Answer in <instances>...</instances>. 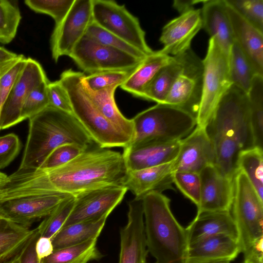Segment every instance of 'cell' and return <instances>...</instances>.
Returning a JSON list of instances; mask_svg holds the SVG:
<instances>
[{
	"label": "cell",
	"mask_w": 263,
	"mask_h": 263,
	"mask_svg": "<svg viewBox=\"0 0 263 263\" xmlns=\"http://www.w3.org/2000/svg\"><path fill=\"white\" fill-rule=\"evenodd\" d=\"M5 263H20L19 253H18L17 254H16L9 260H7Z\"/></svg>",
	"instance_id": "cell-53"
},
{
	"label": "cell",
	"mask_w": 263,
	"mask_h": 263,
	"mask_svg": "<svg viewBox=\"0 0 263 263\" xmlns=\"http://www.w3.org/2000/svg\"><path fill=\"white\" fill-rule=\"evenodd\" d=\"M47 91L49 106L72 113L68 93L59 80L54 82L49 81L47 84Z\"/></svg>",
	"instance_id": "cell-46"
},
{
	"label": "cell",
	"mask_w": 263,
	"mask_h": 263,
	"mask_svg": "<svg viewBox=\"0 0 263 263\" xmlns=\"http://www.w3.org/2000/svg\"><path fill=\"white\" fill-rule=\"evenodd\" d=\"M47 81L46 73L40 63L31 58H27L23 71L2 105L1 129L22 122L21 110L26 99L34 88Z\"/></svg>",
	"instance_id": "cell-14"
},
{
	"label": "cell",
	"mask_w": 263,
	"mask_h": 263,
	"mask_svg": "<svg viewBox=\"0 0 263 263\" xmlns=\"http://www.w3.org/2000/svg\"><path fill=\"white\" fill-rule=\"evenodd\" d=\"M74 2V0H26L24 3L36 13L50 16L57 25L65 17Z\"/></svg>",
	"instance_id": "cell-39"
},
{
	"label": "cell",
	"mask_w": 263,
	"mask_h": 263,
	"mask_svg": "<svg viewBox=\"0 0 263 263\" xmlns=\"http://www.w3.org/2000/svg\"><path fill=\"white\" fill-rule=\"evenodd\" d=\"M75 196L69 195L63 200L36 228L40 236L52 238L63 227L70 215Z\"/></svg>",
	"instance_id": "cell-35"
},
{
	"label": "cell",
	"mask_w": 263,
	"mask_h": 263,
	"mask_svg": "<svg viewBox=\"0 0 263 263\" xmlns=\"http://www.w3.org/2000/svg\"><path fill=\"white\" fill-rule=\"evenodd\" d=\"M181 140L148 143L123 148L122 156L127 171H135L170 163L176 158Z\"/></svg>",
	"instance_id": "cell-20"
},
{
	"label": "cell",
	"mask_w": 263,
	"mask_h": 263,
	"mask_svg": "<svg viewBox=\"0 0 263 263\" xmlns=\"http://www.w3.org/2000/svg\"><path fill=\"white\" fill-rule=\"evenodd\" d=\"M132 138L127 146L180 140L197 125L196 117L179 108L157 103L136 115Z\"/></svg>",
	"instance_id": "cell-6"
},
{
	"label": "cell",
	"mask_w": 263,
	"mask_h": 263,
	"mask_svg": "<svg viewBox=\"0 0 263 263\" xmlns=\"http://www.w3.org/2000/svg\"><path fill=\"white\" fill-rule=\"evenodd\" d=\"M34 231L0 216V257L6 262L19 253Z\"/></svg>",
	"instance_id": "cell-30"
},
{
	"label": "cell",
	"mask_w": 263,
	"mask_h": 263,
	"mask_svg": "<svg viewBox=\"0 0 263 263\" xmlns=\"http://www.w3.org/2000/svg\"><path fill=\"white\" fill-rule=\"evenodd\" d=\"M240 16L263 32V0H226Z\"/></svg>",
	"instance_id": "cell-40"
},
{
	"label": "cell",
	"mask_w": 263,
	"mask_h": 263,
	"mask_svg": "<svg viewBox=\"0 0 263 263\" xmlns=\"http://www.w3.org/2000/svg\"><path fill=\"white\" fill-rule=\"evenodd\" d=\"M86 33L99 43L143 60L147 56L126 41L106 30L93 21L89 25Z\"/></svg>",
	"instance_id": "cell-38"
},
{
	"label": "cell",
	"mask_w": 263,
	"mask_h": 263,
	"mask_svg": "<svg viewBox=\"0 0 263 263\" xmlns=\"http://www.w3.org/2000/svg\"><path fill=\"white\" fill-rule=\"evenodd\" d=\"M173 162L139 170L127 171L122 185L136 198H142L152 192L175 190L172 186Z\"/></svg>",
	"instance_id": "cell-22"
},
{
	"label": "cell",
	"mask_w": 263,
	"mask_h": 263,
	"mask_svg": "<svg viewBox=\"0 0 263 263\" xmlns=\"http://www.w3.org/2000/svg\"><path fill=\"white\" fill-rule=\"evenodd\" d=\"M241 253L238 240L227 235L208 237L189 245L186 261L235 259Z\"/></svg>",
	"instance_id": "cell-24"
},
{
	"label": "cell",
	"mask_w": 263,
	"mask_h": 263,
	"mask_svg": "<svg viewBox=\"0 0 263 263\" xmlns=\"http://www.w3.org/2000/svg\"><path fill=\"white\" fill-rule=\"evenodd\" d=\"M229 54L214 38L210 39L206 55L202 60V92L196 117V126H206L222 98L233 85Z\"/></svg>",
	"instance_id": "cell-8"
},
{
	"label": "cell",
	"mask_w": 263,
	"mask_h": 263,
	"mask_svg": "<svg viewBox=\"0 0 263 263\" xmlns=\"http://www.w3.org/2000/svg\"><path fill=\"white\" fill-rule=\"evenodd\" d=\"M18 54L0 46V71L14 61Z\"/></svg>",
	"instance_id": "cell-51"
},
{
	"label": "cell",
	"mask_w": 263,
	"mask_h": 263,
	"mask_svg": "<svg viewBox=\"0 0 263 263\" xmlns=\"http://www.w3.org/2000/svg\"><path fill=\"white\" fill-rule=\"evenodd\" d=\"M134 69L107 70L88 76L84 74L82 82L85 88L92 91H97L114 87L118 88L127 79Z\"/></svg>",
	"instance_id": "cell-37"
},
{
	"label": "cell",
	"mask_w": 263,
	"mask_h": 263,
	"mask_svg": "<svg viewBox=\"0 0 263 263\" xmlns=\"http://www.w3.org/2000/svg\"><path fill=\"white\" fill-rule=\"evenodd\" d=\"M142 199L147 248L155 263H185L189 246L187 233L172 212L170 199L157 192Z\"/></svg>",
	"instance_id": "cell-4"
},
{
	"label": "cell",
	"mask_w": 263,
	"mask_h": 263,
	"mask_svg": "<svg viewBox=\"0 0 263 263\" xmlns=\"http://www.w3.org/2000/svg\"><path fill=\"white\" fill-rule=\"evenodd\" d=\"M53 251L51 239L49 238L40 236L35 244V252L37 258L40 261L50 255Z\"/></svg>",
	"instance_id": "cell-49"
},
{
	"label": "cell",
	"mask_w": 263,
	"mask_h": 263,
	"mask_svg": "<svg viewBox=\"0 0 263 263\" xmlns=\"http://www.w3.org/2000/svg\"><path fill=\"white\" fill-rule=\"evenodd\" d=\"M84 87L90 100L100 112L118 128L130 137L132 140L133 133L132 119H128L123 116L115 101V92L117 87L108 88L97 91H92L84 86Z\"/></svg>",
	"instance_id": "cell-29"
},
{
	"label": "cell",
	"mask_w": 263,
	"mask_h": 263,
	"mask_svg": "<svg viewBox=\"0 0 263 263\" xmlns=\"http://www.w3.org/2000/svg\"><path fill=\"white\" fill-rule=\"evenodd\" d=\"M94 142L72 113L48 106L29 119V130L18 170L39 167L57 147L73 143L87 148Z\"/></svg>",
	"instance_id": "cell-3"
},
{
	"label": "cell",
	"mask_w": 263,
	"mask_h": 263,
	"mask_svg": "<svg viewBox=\"0 0 263 263\" xmlns=\"http://www.w3.org/2000/svg\"><path fill=\"white\" fill-rule=\"evenodd\" d=\"M186 52L187 50L173 56L172 60L157 72L146 87L143 99L163 103L170 88L184 68Z\"/></svg>",
	"instance_id": "cell-27"
},
{
	"label": "cell",
	"mask_w": 263,
	"mask_h": 263,
	"mask_svg": "<svg viewBox=\"0 0 263 263\" xmlns=\"http://www.w3.org/2000/svg\"><path fill=\"white\" fill-rule=\"evenodd\" d=\"M226 2L234 41L244 53L256 73L263 76V32L248 22L226 1Z\"/></svg>",
	"instance_id": "cell-21"
},
{
	"label": "cell",
	"mask_w": 263,
	"mask_h": 263,
	"mask_svg": "<svg viewBox=\"0 0 263 263\" xmlns=\"http://www.w3.org/2000/svg\"><path fill=\"white\" fill-rule=\"evenodd\" d=\"M201 28L200 9L180 14L163 27L160 41L163 47L160 50L172 56L184 52L191 48L193 39Z\"/></svg>",
	"instance_id": "cell-19"
},
{
	"label": "cell",
	"mask_w": 263,
	"mask_h": 263,
	"mask_svg": "<svg viewBox=\"0 0 263 263\" xmlns=\"http://www.w3.org/2000/svg\"><path fill=\"white\" fill-rule=\"evenodd\" d=\"M202 4V28L229 53L234 39L226 1L205 0Z\"/></svg>",
	"instance_id": "cell-25"
},
{
	"label": "cell",
	"mask_w": 263,
	"mask_h": 263,
	"mask_svg": "<svg viewBox=\"0 0 263 263\" xmlns=\"http://www.w3.org/2000/svg\"><path fill=\"white\" fill-rule=\"evenodd\" d=\"M3 262L5 263V261L4 260V259L1 257H0V263H3Z\"/></svg>",
	"instance_id": "cell-55"
},
{
	"label": "cell",
	"mask_w": 263,
	"mask_h": 263,
	"mask_svg": "<svg viewBox=\"0 0 263 263\" xmlns=\"http://www.w3.org/2000/svg\"><path fill=\"white\" fill-rule=\"evenodd\" d=\"M205 129L214 145L215 166L226 173L235 170L240 152L255 146L247 93L232 85Z\"/></svg>",
	"instance_id": "cell-2"
},
{
	"label": "cell",
	"mask_w": 263,
	"mask_h": 263,
	"mask_svg": "<svg viewBox=\"0 0 263 263\" xmlns=\"http://www.w3.org/2000/svg\"><path fill=\"white\" fill-rule=\"evenodd\" d=\"M262 239L243 253L244 259L241 263H263Z\"/></svg>",
	"instance_id": "cell-48"
},
{
	"label": "cell",
	"mask_w": 263,
	"mask_h": 263,
	"mask_svg": "<svg viewBox=\"0 0 263 263\" xmlns=\"http://www.w3.org/2000/svg\"><path fill=\"white\" fill-rule=\"evenodd\" d=\"M231 261L227 260H208L196 261L193 262H186V263H230Z\"/></svg>",
	"instance_id": "cell-52"
},
{
	"label": "cell",
	"mask_w": 263,
	"mask_h": 263,
	"mask_svg": "<svg viewBox=\"0 0 263 263\" xmlns=\"http://www.w3.org/2000/svg\"><path fill=\"white\" fill-rule=\"evenodd\" d=\"M40 237L37 229L19 252L20 263H40L35 252V244Z\"/></svg>",
	"instance_id": "cell-47"
},
{
	"label": "cell",
	"mask_w": 263,
	"mask_h": 263,
	"mask_svg": "<svg viewBox=\"0 0 263 263\" xmlns=\"http://www.w3.org/2000/svg\"><path fill=\"white\" fill-rule=\"evenodd\" d=\"M1 103H0V119H1ZM1 130V123H0V130Z\"/></svg>",
	"instance_id": "cell-56"
},
{
	"label": "cell",
	"mask_w": 263,
	"mask_h": 263,
	"mask_svg": "<svg viewBox=\"0 0 263 263\" xmlns=\"http://www.w3.org/2000/svg\"><path fill=\"white\" fill-rule=\"evenodd\" d=\"M97 239L87 240L83 243L54 250L48 256L40 261V263H88L99 260L102 254L97 247Z\"/></svg>",
	"instance_id": "cell-31"
},
{
	"label": "cell",
	"mask_w": 263,
	"mask_h": 263,
	"mask_svg": "<svg viewBox=\"0 0 263 263\" xmlns=\"http://www.w3.org/2000/svg\"><path fill=\"white\" fill-rule=\"evenodd\" d=\"M69 57L79 69L89 74L107 70H132L143 60L101 44L86 33Z\"/></svg>",
	"instance_id": "cell-10"
},
{
	"label": "cell",
	"mask_w": 263,
	"mask_h": 263,
	"mask_svg": "<svg viewBox=\"0 0 263 263\" xmlns=\"http://www.w3.org/2000/svg\"><path fill=\"white\" fill-rule=\"evenodd\" d=\"M199 174L201 190L197 214L231 211L234 196V178L224 175L214 165L207 166Z\"/></svg>",
	"instance_id": "cell-18"
},
{
	"label": "cell",
	"mask_w": 263,
	"mask_h": 263,
	"mask_svg": "<svg viewBox=\"0 0 263 263\" xmlns=\"http://www.w3.org/2000/svg\"><path fill=\"white\" fill-rule=\"evenodd\" d=\"M232 208L240 252L244 253L263 238V200L239 170L234 178Z\"/></svg>",
	"instance_id": "cell-7"
},
{
	"label": "cell",
	"mask_w": 263,
	"mask_h": 263,
	"mask_svg": "<svg viewBox=\"0 0 263 263\" xmlns=\"http://www.w3.org/2000/svg\"><path fill=\"white\" fill-rule=\"evenodd\" d=\"M127 223L120 231L119 263H146L148 253L142 198L128 203Z\"/></svg>",
	"instance_id": "cell-15"
},
{
	"label": "cell",
	"mask_w": 263,
	"mask_h": 263,
	"mask_svg": "<svg viewBox=\"0 0 263 263\" xmlns=\"http://www.w3.org/2000/svg\"><path fill=\"white\" fill-rule=\"evenodd\" d=\"M92 22L91 0H74L65 17L55 25L51 35V54L55 62L62 56L69 57Z\"/></svg>",
	"instance_id": "cell-11"
},
{
	"label": "cell",
	"mask_w": 263,
	"mask_h": 263,
	"mask_svg": "<svg viewBox=\"0 0 263 263\" xmlns=\"http://www.w3.org/2000/svg\"><path fill=\"white\" fill-rule=\"evenodd\" d=\"M85 149L73 143L61 145L53 149L37 168H50L64 164Z\"/></svg>",
	"instance_id": "cell-44"
},
{
	"label": "cell",
	"mask_w": 263,
	"mask_h": 263,
	"mask_svg": "<svg viewBox=\"0 0 263 263\" xmlns=\"http://www.w3.org/2000/svg\"><path fill=\"white\" fill-rule=\"evenodd\" d=\"M173 182L186 198L197 207L199 205L201 190L199 173L186 171L174 172Z\"/></svg>",
	"instance_id": "cell-41"
},
{
	"label": "cell",
	"mask_w": 263,
	"mask_h": 263,
	"mask_svg": "<svg viewBox=\"0 0 263 263\" xmlns=\"http://www.w3.org/2000/svg\"><path fill=\"white\" fill-rule=\"evenodd\" d=\"M203 72L202 60L190 48L187 50L184 68L163 103L182 109L196 117L202 97Z\"/></svg>",
	"instance_id": "cell-12"
},
{
	"label": "cell",
	"mask_w": 263,
	"mask_h": 263,
	"mask_svg": "<svg viewBox=\"0 0 263 263\" xmlns=\"http://www.w3.org/2000/svg\"><path fill=\"white\" fill-rule=\"evenodd\" d=\"M185 229L189 245L217 235H230L238 240V231L231 211L197 214Z\"/></svg>",
	"instance_id": "cell-23"
},
{
	"label": "cell",
	"mask_w": 263,
	"mask_h": 263,
	"mask_svg": "<svg viewBox=\"0 0 263 263\" xmlns=\"http://www.w3.org/2000/svg\"><path fill=\"white\" fill-rule=\"evenodd\" d=\"M21 18L17 1L0 0V43L7 44L14 39Z\"/></svg>",
	"instance_id": "cell-36"
},
{
	"label": "cell",
	"mask_w": 263,
	"mask_h": 263,
	"mask_svg": "<svg viewBox=\"0 0 263 263\" xmlns=\"http://www.w3.org/2000/svg\"><path fill=\"white\" fill-rule=\"evenodd\" d=\"M237 166L263 200V149L254 146L241 151Z\"/></svg>",
	"instance_id": "cell-33"
},
{
	"label": "cell",
	"mask_w": 263,
	"mask_h": 263,
	"mask_svg": "<svg viewBox=\"0 0 263 263\" xmlns=\"http://www.w3.org/2000/svg\"><path fill=\"white\" fill-rule=\"evenodd\" d=\"M21 147L16 135L10 133L0 137V170L7 167L15 158Z\"/></svg>",
	"instance_id": "cell-45"
},
{
	"label": "cell",
	"mask_w": 263,
	"mask_h": 263,
	"mask_svg": "<svg viewBox=\"0 0 263 263\" xmlns=\"http://www.w3.org/2000/svg\"><path fill=\"white\" fill-rule=\"evenodd\" d=\"M247 95L255 146L263 149L262 76H255Z\"/></svg>",
	"instance_id": "cell-34"
},
{
	"label": "cell",
	"mask_w": 263,
	"mask_h": 263,
	"mask_svg": "<svg viewBox=\"0 0 263 263\" xmlns=\"http://www.w3.org/2000/svg\"><path fill=\"white\" fill-rule=\"evenodd\" d=\"M215 153L213 144L205 127L196 126L181 140L178 154L173 162L174 172L199 173L204 168L214 165Z\"/></svg>",
	"instance_id": "cell-17"
},
{
	"label": "cell",
	"mask_w": 263,
	"mask_h": 263,
	"mask_svg": "<svg viewBox=\"0 0 263 263\" xmlns=\"http://www.w3.org/2000/svg\"><path fill=\"white\" fill-rule=\"evenodd\" d=\"M7 176L5 174L0 171V186L5 182Z\"/></svg>",
	"instance_id": "cell-54"
},
{
	"label": "cell",
	"mask_w": 263,
	"mask_h": 263,
	"mask_svg": "<svg viewBox=\"0 0 263 263\" xmlns=\"http://www.w3.org/2000/svg\"><path fill=\"white\" fill-rule=\"evenodd\" d=\"M69 195L53 194L31 196L0 202V216L28 228L35 221L48 216Z\"/></svg>",
	"instance_id": "cell-16"
},
{
	"label": "cell",
	"mask_w": 263,
	"mask_h": 263,
	"mask_svg": "<svg viewBox=\"0 0 263 263\" xmlns=\"http://www.w3.org/2000/svg\"><path fill=\"white\" fill-rule=\"evenodd\" d=\"M27 59L24 55L18 54L17 57L0 71V103L4 102L10 90L14 86L23 71Z\"/></svg>",
	"instance_id": "cell-43"
},
{
	"label": "cell",
	"mask_w": 263,
	"mask_h": 263,
	"mask_svg": "<svg viewBox=\"0 0 263 263\" xmlns=\"http://www.w3.org/2000/svg\"><path fill=\"white\" fill-rule=\"evenodd\" d=\"M107 218L97 221L80 222L62 227L52 238L53 250L97 239Z\"/></svg>",
	"instance_id": "cell-28"
},
{
	"label": "cell",
	"mask_w": 263,
	"mask_h": 263,
	"mask_svg": "<svg viewBox=\"0 0 263 263\" xmlns=\"http://www.w3.org/2000/svg\"><path fill=\"white\" fill-rule=\"evenodd\" d=\"M126 172L122 154L92 144L64 164L50 168L17 170L0 186V202L31 196H75L91 189L122 185Z\"/></svg>",
	"instance_id": "cell-1"
},
{
	"label": "cell",
	"mask_w": 263,
	"mask_h": 263,
	"mask_svg": "<svg viewBox=\"0 0 263 263\" xmlns=\"http://www.w3.org/2000/svg\"><path fill=\"white\" fill-rule=\"evenodd\" d=\"M229 65L233 85L247 93L254 77L257 74L237 43L234 41L229 51Z\"/></svg>",
	"instance_id": "cell-32"
},
{
	"label": "cell",
	"mask_w": 263,
	"mask_h": 263,
	"mask_svg": "<svg viewBox=\"0 0 263 263\" xmlns=\"http://www.w3.org/2000/svg\"><path fill=\"white\" fill-rule=\"evenodd\" d=\"M84 74L69 69L61 74L59 80L68 93L73 114L101 147H126L131 138L105 118L93 104L82 82Z\"/></svg>",
	"instance_id": "cell-5"
},
{
	"label": "cell",
	"mask_w": 263,
	"mask_h": 263,
	"mask_svg": "<svg viewBox=\"0 0 263 263\" xmlns=\"http://www.w3.org/2000/svg\"><path fill=\"white\" fill-rule=\"evenodd\" d=\"M92 21L146 55L154 51L147 45L145 32L137 17L125 6L110 0H91Z\"/></svg>",
	"instance_id": "cell-9"
},
{
	"label": "cell",
	"mask_w": 263,
	"mask_h": 263,
	"mask_svg": "<svg viewBox=\"0 0 263 263\" xmlns=\"http://www.w3.org/2000/svg\"><path fill=\"white\" fill-rule=\"evenodd\" d=\"M127 191L122 185H114L91 189L77 195L72 210L63 227L107 218L122 201Z\"/></svg>",
	"instance_id": "cell-13"
},
{
	"label": "cell",
	"mask_w": 263,
	"mask_h": 263,
	"mask_svg": "<svg viewBox=\"0 0 263 263\" xmlns=\"http://www.w3.org/2000/svg\"><path fill=\"white\" fill-rule=\"evenodd\" d=\"M47 82L34 88L26 99L21 110L22 121L36 115L49 106Z\"/></svg>",
	"instance_id": "cell-42"
},
{
	"label": "cell",
	"mask_w": 263,
	"mask_h": 263,
	"mask_svg": "<svg viewBox=\"0 0 263 263\" xmlns=\"http://www.w3.org/2000/svg\"><path fill=\"white\" fill-rule=\"evenodd\" d=\"M203 1H174L173 6L180 14L194 9V6L198 3H202Z\"/></svg>",
	"instance_id": "cell-50"
},
{
	"label": "cell",
	"mask_w": 263,
	"mask_h": 263,
	"mask_svg": "<svg viewBox=\"0 0 263 263\" xmlns=\"http://www.w3.org/2000/svg\"><path fill=\"white\" fill-rule=\"evenodd\" d=\"M173 56L160 50L147 55L120 87L133 96L142 98L144 91L157 72L170 63Z\"/></svg>",
	"instance_id": "cell-26"
}]
</instances>
